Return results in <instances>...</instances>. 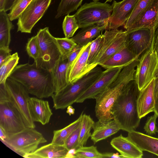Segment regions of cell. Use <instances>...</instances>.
Instances as JSON below:
<instances>
[{"mask_svg":"<svg viewBox=\"0 0 158 158\" xmlns=\"http://www.w3.org/2000/svg\"><path fill=\"white\" fill-rule=\"evenodd\" d=\"M47 140L35 128L27 127L23 131L10 135L3 143L22 156L34 152L41 144Z\"/></svg>","mask_w":158,"mask_h":158,"instance_id":"obj_7","label":"cell"},{"mask_svg":"<svg viewBox=\"0 0 158 158\" xmlns=\"http://www.w3.org/2000/svg\"></svg>","mask_w":158,"mask_h":158,"instance_id":"obj_54","label":"cell"},{"mask_svg":"<svg viewBox=\"0 0 158 158\" xmlns=\"http://www.w3.org/2000/svg\"><path fill=\"white\" fill-rule=\"evenodd\" d=\"M113 0H106V1L105 2V3H106L107 2H111Z\"/></svg>","mask_w":158,"mask_h":158,"instance_id":"obj_52","label":"cell"},{"mask_svg":"<svg viewBox=\"0 0 158 158\" xmlns=\"http://www.w3.org/2000/svg\"><path fill=\"white\" fill-rule=\"evenodd\" d=\"M154 79L140 91L137 100V106L139 116L141 119L154 111Z\"/></svg>","mask_w":158,"mask_h":158,"instance_id":"obj_20","label":"cell"},{"mask_svg":"<svg viewBox=\"0 0 158 158\" xmlns=\"http://www.w3.org/2000/svg\"><path fill=\"white\" fill-rule=\"evenodd\" d=\"M94 2H98L99 0H92Z\"/></svg>","mask_w":158,"mask_h":158,"instance_id":"obj_53","label":"cell"},{"mask_svg":"<svg viewBox=\"0 0 158 158\" xmlns=\"http://www.w3.org/2000/svg\"><path fill=\"white\" fill-rule=\"evenodd\" d=\"M155 31L143 28L127 31V47L139 58L152 45Z\"/></svg>","mask_w":158,"mask_h":158,"instance_id":"obj_13","label":"cell"},{"mask_svg":"<svg viewBox=\"0 0 158 158\" xmlns=\"http://www.w3.org/2000/svg\"><path fill=\"white\" fill-rule=\"evenodd\" d=\"M27 127L21 114L10 99L0 101V128L8 137Z\"/></svg>","mask_w":158,"mask_h":158,"instance_id":"obj_10","label":"cell"},{"mask_svg":"<svg viewBox=\"0 0 158 158\" xmlns=\"http://www.w3.org/2000/svg\"><path fill=\"white\" fill-rule=\"evenodd\" d=\"M74 158H102L103 154L99 152L97 147L94 146L80 147L75 149Z\"/></svg>","mask_w":158,"mask_h":158,"instance_id":"obj_36","label":"cell"},{"mask_svg":"<svg viewBox=\"0 0 158 158\" xmlns=\"http://www.w3.org/2000/svg\"><path fill=\"white\" fill-rule=\"evenodd\" d=\"M139 0H114L112 10L107 30L118 29L124 26L131 14Z\"/></svg>","mask_w":158,"mask_h":158,"instance_id":"obj_15","label":"cell"},{"mask_svg":"<svg viewBox=\"0 0 158 158\" xmlns=\"http://www.w3.org/2000/svg\"><path fill=\"white\" fill-rule=\"evenodd\" d=\"M110 144L124 158H140L143 155L142 151L127 137H125L121 134L113 138Z\"/></svg>","mask_w":158,"mask_h":158,"instance_id":"obj_19","label":"cell"},{"mask_svg":"<svg viewBox=\"0 0 158 158\" xmlns=\"http://www.w3.org/2000/svg\"><path fill=\"white\" fill-rule=\"evenodd\" d=\"M138 58L126 47L119 51L99 65L106 69L123 67Z\"/></svg>","mask_w":158,"mask_h":158,"instance_id":"obj_25","label":"cell"},{"mask_svg":"<svg viewBox=\"0 0 158 158\" xmlns=\"http://www.w3.org/2000/svg\"><path fill=\"white\" fill-rule=\"evenodd\" d=\"M157 117V115L155 113L154 115L148 117L143 129L148 135H152L158 132V128L156 126V119Z\"/></svg>","mask_w":158,"mask_h":158,"instance_id":"obj_40","label":"cell"},{"mask_svg":"<svg viewBox=\"0 0 158 158\" xmlns=\"http://www.w3.org/2000/svg\"><path fill=\"white\" fill-rule=\"evenodd\" d=\"M11 50L0 49V65L11 55Z\"/></svg>","mask_w":158,"mask_h":158,"instance_id":"obj_43","label":"cell"},{"mask_svg":"<svg viewBox=\"0 0 158 158\" xmlns=\"http://www.w3.org/2000/svg\"><path fill=\"white\" fill-rule=\"evenodd\" d=\"M154 97L155 101L154 112L158 117V78L154 79Z\"/></svg>","mask_w":158,"mask_h":158,"instance_id":"obj_42","label":"cell"},{"mask_svg":"<svg viewBox=\"0 0 158 158\" xmlns=\"http://www.w3.org/2000/svg\"><path fill=\"white\" fill-rule=\"evenodd\" d=\"M103 158H123L121 155H119L118 153L105 152L102 153Z\"/></svg>","mask_w":158,"mask_h":158,"instance_id":"obj_44","label":"cell"},{"mask_svg":"<svg viewBox=\"0 0 158 158\" xmlns=\"http://www.w3.org/2000/svg\"><path fill=\"white\" fill-rule=\"evenodd\" d=\"M69 150L64 146L52 143L38 148L34 152L26 154L25 158H64Z\"/></svg>","mask_w":158,"mask_h":158,"instance_id":"obj_22","label":"cell"},{"mask_svg":"<svg viewBox=\"0 0 158 158\" xmlns=\"http://www.w3.org/2000/svg\"><path fill=\"white\" fill-rule=\"evenodd\" d=\"M75 109L71 106V105L67 107L66 113L69 115L73 114L74 113Z\"/></svg>","mask_w":158,"mask_h":158,"instance_id":"obj_48","label":"cell"},{"mask_svg":"<svg viewBox=\"0 0 158 158\" xmlns=\"http://www.w3.org/2000/svg\"><path fill=\"white\" fill-rule=\"evenodd\" d=\"M82 48L77 45L70 54L67 59L68 66L67 71L69 69Z\"/></svg>","mask_w":158,"mask_h":158,"instance_id":"obj_41","label":"cell"},{"mask_svg":"<svg viewBox=\"0 0 158 158\" xmlns=\"http://www.w3.org/2000/svg\"><path fill=\"white\" fill-rule=\"evenodd\" d=\"M82 111L76 120L61 129L54 130L51 143H52L64 146L65 141L71 133L81 124L83 115Z\"/></svg>","mask_w":158,"mask_h":158,"instance_id":"obj_28","label":"cell"},{"mask_svg":"<svg viewBox=\"0 0 158 158\" xmlns=\"http://www.w3.org/2000/svg\"><path fill=\"white\" fill-rule=\"evenodd\" d=\"M140 91L133 79L123 88L111 110L113 119L120 130L130 132L135 130L139 125L137 100Z\"/></svg>","mask_w":158,"mask_h":158,"instance_id":"obj_2","label":"cell"},{"mask_svg":"<svg viewBox=\"0 0 158 158\" xmlns=\"http://www.w3.org/2000/svg\"><path fill=\"white\" fill-rule=\"evenodd\" d=\"M19 59L18 54L16 52L11 55L0 65V84L5 83L6 79L17 65Z\"/></svg>","mask_w":158,"mask_h":158,"instance_id":"obj_29","label":"cell"},{"mask_svg":"<svg viewBox=\"0 0 158 158\" xmlns=\"http://www.w3.org/2000/svg\"><path fill=\"white\" fill-rule=\"evenodd\" d=\"M31 0H18L8 14L10 20L12 21L18 19Z\"/></svg>","mask_w":158,"mask_h":158,"instance_id":"obj_37","label":"cell"},{"mask_svg":"<svg viewBox=\"0 0 158 158\" xmlns=\"http://www.w3.org/2000/svg\"><path fill=\"white\" fill-rule=\"evenodd\" d=\"M40 54L34 62L39 67L51 72L61 57L56 38L50 33L48 27L41 29L37 32Z\"/></svg>","mask_w":158,"mask_h":158,"instance_id":"obj_6","label":"cell"},{"mask_svg":"<svg viewBox=\"0 0 158 158\" xmlns=\"http://www.w3.org/2000/svg\"><path fill=\"white\" fill-rule=\"evenodd\" d=\"M91 42L83 47L67 71V78L68 83H73L87 73L86 64Z\"/></svg>","mask_w":158,"mask_h":158,"instance_id":"obj_17","label":"cell"},{"mask_svg":"<svg viewBox=\"0 0 158 158\" xmlns=\"http://www.w3.org/2000/svg\"><path fill=\"white\" fill-rule=\"evenodd\" d=\"M157 78H158V63L157 64L154 74V79Z\"/></svg>","mask_w":158,"mask_h":158,"instance_id":"obj_50","label":"cell"},{"mask_svg":"<svg viewBox=\"0 0 158 158\" xmlns=\"http://www.w3.org/2000/svg\"><path fill=\"white\" fill-rule=\"evenodd\" d=\"M135 72V67L131 65L123 67L112 83L95 97V111L98 120L105 123L113 119L111 108L123 87L134 79Z\"/></svg>","mask_w":158,"mask_h":158,"instance_id":"obj_3","label":"cell"},{"mask_svg":"<svg viewBox=\"0 0 158 158\" xmlns=\"http://www.w3.org/2000/svg\"><path fill=\"white\" fill-rule=\"evenodd\" d=\"M108 25L109 23H107L104 24H94L82 28L71 39L78 46L83 47L99 35L103 31L107 30Z\"/></svg>","mask_w":158,"mask_h":158,"instance_id":"obj_24","label":"cell"},{"mask_svg":"<svg viewBox=\"0 0 158 158\" xmlns=\"http://www.w3.org/2000/svg\"><path fill=\"white\" fill-rule=\"evenodd\" d=\"M158 60L152 45L142 54L136 66L134 79L140 91L154 79Z\"/></svg>","mask_w":158,"mask_h":158,"instance_id":"obj_12","label":"cell"},{"mask_svg":"<svg viewBox=\"0 0 158 158\" xmlns=\"http://www.w3.org/2000/svg\"><path fill=\"white\" fill-rule=\"evenodd\" d=\"M5 85L12 102L21 114L27 127L35 128V126L30 110L29 101L31 97L26 88L21 83L10 77Z\"/></svg>","mask_w":158,"mask_h":158,"instance_id":"obj_9","label":"cell"},{"mask_svg":"<svg viewBox=\"0 0 158 158\" xmlns=\"http://www.w3.org/2000/svg\"><path fill=\"white\" fill-rule=\"evenodd\" d=\"M83 0H61L58 6L56 19H58L77 10Z\"/></svg>","mask_w":158,"mask_h":158,"instance_id":"obj_31","label":"cell"},{"mask_svg":"<svg viewBox=\"0 0 158 158\" xmlns=\"http://www.w3.org/2000/svg\"><path fill=\"white\" fill-rule=\"evenodd\" d=\"M94 123L89 115L83 114L77 148L86 144L88 139L91 135V131L93 128Z\"/></svg>","mask_w":158,"mask_h":158,"instance_id":"obj_30","label":"cell"},{"mask_svg":"<svg viewBox=\"0 0 158 158\" xmlns=\"http://www.w3.org/2000/svg\"><path fill=\"white\" fill-rule=\"evenodd\" d=\"M18 0H6L4 10L6 11L10 10Z\"/></svg>","mask_w":158,"mask_h":158,"instance_id":"obj_45","label":"cell"},{"mask_svg":"<svg viewBox=\"0 0 158 158\" xmlns=\"http://www.w3.org/2000/svg\"><path fill=\"white\" fill-rule=\"evenodd\" d=\"M103 40V35L101 34L91 42L90 50L86 64L87 73L92 69V66L98 55Z\"/></svg>","mask_w":158,"mask_h":158,"instance_id":"obj_32","label":"cell"},{"mask_svg":"<svg viewBox=\"0 0 158 158\" xmlns=\"http://www.w3.org/2000/svg\"><path fill=\"white\" fill-rule=\"evenodd\" d=\"M6 0H0V11L4 10Z\"/></svg>","mask_w":158,"mask_h":158,"instance_id":"obj_49","label":"cell"},{"mask_svg":"<svg viewBox=\"0 0 158 158\" xmlns=\"http://www.w3.org/2000/svg\"><path fill=\"white\" fill-rule=\"evenodd\" d=\"M93 129L94 131L90 137L94 144L106 139L120 130L119 126L114 119L105 123L98 120L95 123Z\"/></svg>","mask_w":158,"mask_h":158,"instance_id":"obj_23","label":"cell"},{"mask_svg":"<svg viewBox=\"0 0 158 158\" xmlns=\"http://www.w3.org/2000/svg\"><path fill=\"white\" fill-rule=\"evenodd\" d=\"M127 137L142 151L158 156V138L133 130L128 132Z\"/></svg>","mask_w":158,"mask_h":158,"instance_id":"obj_21","label":"cell"},{"mask_svg":"<svg viewBox=\"0 0 158 158\" xmlns=\"http://www.w3.org/2000/svg\"><path fill=\"white\" fill-rule=\"evenodd\" d=\"M62 59L65 60L77 44L71 38H56Z\"/></svg>","mask_w":158,"mask_h":158,"instance_id":"obj_34","label":"cell"},{"mask_svg":"<svg viewBox=\"0 0 158 158\" xmlns=\"http://www.w3.org/2000/svg\"><path fill=\"white\" fill-rule=\"evenodd\" d=\"M154 0H139L124 25L127 30L135 20Z\"/></svg>","mask_w":158,"mask_h":158,"instance_id":"obj_33","label":"cell"},{"mask_svg":"<svg viewBox=\"0 0 158 158\" xmlns=\"http://www.w3.org/2000/svg\"><path fill=\"white\" fill-rule=\"evenodd\" d=\"M103 71L98 66L73 83H69L52 96L53 107L63 109L76 102L77 99L99 77Z\"/></svg>","mask_w":158,"mask_h":158,"instance_id":"obj_4","label":"cell"},{"mask_svg":"<svg viewBox=\"0 0 158 158\" xmlns=\"http://www.w3.org/2000/svg\"><path fill=\"white\" fill-rule=\"evenodd\" d=\"M112 10V5L93 1L84 4L74 15L79 28H82L109 23Z\"/></svg>","mask_w":158,"mask_h":158,"instance_id":"obj_5","label":"cell"},{"mask_svg":"<svg viewBox=\"0 0 158 158\" xmlns=\"http://www.w3.org/2000/svg\"><path fill=\"white\" fill-rule=\"evenodd\" d=\"M9 77L21 83L29 94L42 99L55 93L52 73L43 68L27 63L17 65Z\"/></svg>","mask_w":158,"mask_h":158,"instance_id":"obj_1","label":"cell"},{"mask_svg":"<svg viewBox=\"0 0 158 158\" xmlns=\"http://www.w3.org/2000/svg\"><path fill=\"white\" fill-rule=\"evenodd\" d=\"M26 50L29 56L33 58L34 61L38 58L40 49L36 35L28 39L26 45Z\"/></svg>","mask_w":158,"mask_h":158,"instance_id":"obj_38","label":"cell"},{"mask_svg":"<svg viewBox=\"0 0 158 158\" xmlns=\"http://www.w3.org/2000/svg\"><path fill=\"white\" fill-rule=\"evenodd\" d=\"M65 37L69 38L73 37L79 28L74 15H67L65 17L62 25Z\"/></svg>","mask_w":158,"mask_h":158,"instance_id":"obj_35","label":"cell"},{"mask_svg":"<svg viewBox=\"0 0 158 158\" xmlns=\"http://www.w3.org/2000/svg\"><path fill=\"white\" fill-rule=\"evenodd\" d=\"M123 67L106 69L103 71L99 77L76 100V103H82L95 97L104 91L114 81Z\"/></svg>","mask_w":158,"mask_h":158,"instance_id":"obj_14","label":"cell"},{"mask_svg":"<svg viewBox=\"0 0 158 158\" xmlns=\"http://www.w3.org/2000/svg\"><path fill=\"white\" fill-rule=\"evenodd\" d=\"M158 45V26L155 31L152 46L154 50Z\"/></svg>","mask_w":158,"mask_h":158,"instance_id":"obj_46","label":"cell"},{"mask_svg":"<svg viewBox=\"0 0 158 158\" xmlns=\"http://www.w3.org/2000/svg\"><path fill=\"white\" fill-rule=\"evenodd\" d=\"M0 138L1 141L2 142H4L7 138L8 136L4 131L0 128Z\"/></svg>","mask_w":158,"mask_h":158,"instance_id":"obj_47","label":"cell"},{"mask_svg":"<svg viewBox=\"0 0 158 158\" xmlns=\"http://www.w3.org/2000/svg\"><path fill=\"white\" fill-rule=\"evenodd\" d=\"M68 66L67 59L63 60L61 57L51 71L55 89V93L60 91L69 84L67 78Z\"/></svg>","mask_w":158,"mask_h":158,"instance_id":"obj_26","label":"cell"},{"mask_svg":"<svg viewBox=\"0 0 158 158\" xmlns=\"http://www.w3.org/2000/svg\"><path fill=\"white\" fill-rule=\"evenodd\" d=\"M158 26V0H154L127 30L146 28L156 30Z\"/></svg>","mask_w":158,"mask_h":158,"instance_id":"obj_16","label":"cell"},{"mask_svg":"<svg viewBox=\"0 0 158 158\" xmlns=\"http://www.w3.org/2000/svg\"><path fill=\"white\" fill-rule=\"evenodd\" d=\"M154 51L156 54L157 58L158 60V45H157V46Z\"/></svg>","mask_w":158,"mask_h":158,"instance_id":"obj_51","label":"cell"},{"mask_svg":"<svg viewBox=\"0 0 158 158\" xmlns=\"http://www.w3.org/2000/svg\"><path fill=\"white\" fill-rule=\"evenodd\" d=\"M103 40L92 69L99 65L116 52L127 47L128 31L118 29L105 30Z\"/></svg>","mask_w":158,"mask_h":158,"instance_id":"obj_8","label":"cell"},{"mask_svg":"<svg viewBox=\"0 0 158 158\" xmlns=\"http://www.w3.org/2000/svg\"><path fill=\"white\" fill-rule=\"evenodd\" d=\"M30 110L34 122L43 125L48 123L52 115L48 101L35 97H31L29 101Z\"/></svg>","mask_w":158,"mask_h":158,"instance_id":"obj_18","label":"cell"},{"mask_svg":"<svg viewBox=\"0 0 158 158\" xmlns=\"http://www.w3.org/2000/svg\"><path fill=\"white\" fill-rule=\"evenodd\" d=\"M81 128V123L66 140L64 146L68 150L77 148Z\"/></svg>","mask_w":158,"mask_h":158,"instance_id":"obj_39","label":"cell"},{"mask_svg":"<svg viewBox=\"0 0 158 158\" xmlns=\"http://www.w3.org/2000/svg\"><path fill=\"white\" fill-rule=\"evenodd\" d=\"M6 12L0 11V49H10V31L14 26Z\"/></svg>","mask_w":158,"mask_h":158,"instance_id":"obj_27","label":"cell"},{"mask_svg":"<svg viewBox=\"0 0 158 158\" xmlns=\"http://www.w3.org/2000/svg\"><path fill=\"white\" fill-rule=\"evenodd\" d=\"M52 0H32L18 18L17 31L31 33L49 7Z\"/></svg>","mask_w":158,"mask_h":158,"instance_id":"obj_11","label":"cell"}]
</instances>
